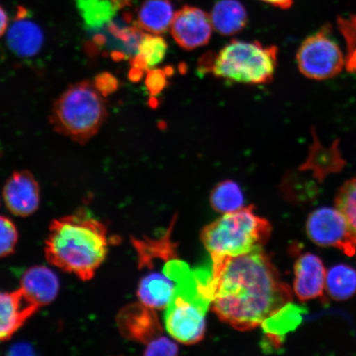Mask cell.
Instances as JSON below:
<instances>
[{
  "label": "cell",
  "mask_w": 356,
  "mask_h": 356,
  "mask_svg": "<svg viewBox=\"0 0 356 356\" xmlns=\"http://www.w3.org/2000/svg\"><path fill=\"white\" fill-rule=\"evenodd\" d=\"M80 15L88 28L99 29L108 24L122 8L113 0H74Z\"/></svg>",
  "instance_id": "7402d4cb"
},
{
  "label": "cell",
  "mask_w": 356,
  "mask_h": 356,
  "mask_svg": "<svg viewBox=\"0 0 356 356\" xmlns=\"http://www.w3.org/2000/svg\"><path fill=\"white\" fill-rule=\"evenodd\" d=\"M278 49L258 42L232 41L218 54L200 59L199 68L216 78L245 84H265L273 79Z\"/></svg>",
  "instance_id": "5b68a950"
},
{
  "label": "cell",
  "mask_w": 356,
  "mask_h": 356,
  "mask_svg": "<svg viewBox=\"0 0 356 356\" xmlns=\"http://www.w3.org/2000/svg\"><path fill=\"white\" fill-rule=\"evenodd\" d=\"M170 28L178 46L191 51L210 42L213 26L206 12L197 7L184 6L175 13Z\"/></svg>",
  "instance_id": "9c48e42d"
},
{
  "label": "cell",
  "mask_w": 356,
  "mask_h": 356,
  "mask_svg": "<svg viewBox=\"0 0 356 356\" xmlns=\"http://www.w3.org/2000/svg\"><path fill=\"white\" fill-rule=\"evenodd\" d=\"M338 26L346 43V68L356 74V16L341 17Z\"/></svg>",
  "instance_id": "484cf974"
},
{
  "label": "cell",
  "mask_w": 356,
  "mask_h": 356,
  "mask_svg": "<svg viewBox=\"0 0 356 356\" xmlns=\"http://www.w3.org/2000/svg\"><path fill=\"white\" fill-rule=\"evenodd\" d=\"M175 280L159 271H151L140 280L137 296L142 304L155 310L167 308L175 291Z\"/></svg>",
  "instance_id": "e0dca14e"
},
{
  "label": "cell",
  "mask_w": 356,
  "mask_h": 356,
  "mask_svg": "<svg viewBox=\"0 0 356 356\" xmlns=\"http://www.w3.org/2000/svg\"><path fill=\"white\" fill-rule=\"evenodd\" d=\"M168 43L159 35L145 33L141 35L131 64L132 75L140 79L145 71L154 70L165 58Z\"/></svg>",
  "instance_id": "ffe728a7"
},
{
  "label": "cell",
  "mask_w": 356,
  "mask_h": 356,
  "mask_svg": "<svg viewBox=\"0 0 356 356\" xmlns=\"http://www.w3.org/2000/svg\"><path fill=\"white\" fill-rule=\"evenodd\" d=\"M115 3L119 4L122 8L126 7L128 4H130L131 0H113Z\"/></svg>",
  "instance_id": "d6a6232c"
},
{
  "label": "cell",
  "mask_w": 356,
  "mask_h": 356,
  "mask_svg": "<svg viewBox=\"0 0 356 356\" xmlns=\"http://www.w3.org/2000/svg\"><path fill=\"white\" fill-rule=\"evenodd\" d=\"M336 208L344 216L356 251V177L345 182L338 191Z\"/></svg>",
  "instance_id": "cb8c5ba5"
},
{
  "label": "cell",
  "mask_w": 356,
  "mask_h": 356,
  "mask_svg": "<svg viewBox=\"0 0 356 356\" xmlns=\"http://www.w3.org/2000/svg\"><path fill=\"white\" fill-rule=\"evenodd\" d=\"M296 60L300 72L314 80L336 77L346 67V56L326 26L302 42Z\"/></svg>",
  "instance_id": "52a82bcc"
},
{
  "label": "cell",
  "mask_w": 356,
  "mask_h": 356,
  "mask_svg": "<svg viewBox=\"0 0 356 356\" xmlns=\"http://www.w3.org/2000/svg\"><path fill=\"white\" fill-rule=\"evenodd\" d=\"M176 220L175 217L172 224L162 237L155 239L132 238L131 242L137 253L138 266L140 270L154 268L156 261L168 264L169 261L177 259V245L172 240V233Z\"/></svg>",
  "instance_id": "9a60e30c"
},
{
  "label": "cell",
  "mask_w": 356,
  "mask_h": 356,
  "mask_svg": "<svg viewBox=\"0 0 356 356\" xmlns=\"http://www.w3.org/2000/svg\"><path fill=\"white\" fill-rule=\"evenodd\" d=\"M108 229L86 211L52 221L44 246L47 260L87 282L108 253Z\"/></svg>",
  "instance_id": "7a4b0ae2"
},
{
  "label": "cell",
  "mask_w": 356,
  "mask_h": 356,
  "mask_svg": "<svg viewBox=\"0 0 356 356\" xmlns=\"http://www.w3.org/2000/svg\"><path fill=\"white\" fill-rule=\"evenodd\" d=\"M211 20L216 32L232 35L246 26L248 13L238 0H218L212 8Z\"/></svg>",
  "instance_id": "d6986e66"
},
{
  "label": "cell",
  "mask_w": 356,
  "mask_h": 356,
  "mask_svg": "<svg viewBox=\"0 0 356 356\" xmlns=\"http://www.w3.org/2000/svg\"><path fill=\"white\" fill-rule=\"evenodd\" d=\"M145 83L151 95H158L166 86L167 74L163 70H151L147 75Z\"/></svg>",
  "instance_id": "f1b7e54d"
},
{
  "label": "cell",
  "mask_w": 356,
  "mask_h": 356,
  "mask_svg": "<svg viewBox=\"0 0 356 356\" xmlns=\"http://www.w3.org/2000/svg\"><path fill=\"white\" fill-rule=\"evenodd\" d=\"M211 207L217 212L229 213L243 208V191L234 181L226 180L217 184L211 191Z\"/></svg>",
  "instance_id": "603a6c76"
},
{
  "label": "cell",
  "mask_w": 356,
  "mask_h": 356,
  "mask_svg": "<svg viewBox=\"0 0 356 356\" xmlns=\"http://www.w3.org/2000/svg\"><path fill=\"white\" fill-rule=\"evenodd\" d=\"M179 351L175 341L166 337H159L146 345L145 355H177Z\"/></svg>",
  "instance_id": "83f0119b"
},
{
  "label": "cell",
  "mask_w": 356,
  "mask_h": 356,
  "mask_svg": "<svg viewBox=\"0 0 356 356\" xmlns=\"http://www.w3.org/2000/svg\"><path fill=\"white\" fill-rule=\"evenodd\" d=\"M20 287L40 307L50 305L60 291V282L53 271L44 266L26 270L20 280Z\"/></svg>",
  "instance_id": "2e32d148"
},
{
  "label": "cell",
  "mask_w": 356,
  "mask_h": 356,
  "mask_svg": "<svg viewBox=\"0 0 356 356\" xmlns=\"http://www.w3.org/2000/svg\"><path fill=\"white\" fill-rule=\"evenodd\" d=\"M306 233L318 246L339 249L349 257L356 255L348 226L337 208L321 207L312 212L306 222Z\"/></svg>",
  "instance_id": "ba28073f"
},
{
  "label": "cell",
  "mask_w": 356,
  "mask_h": 356,
  "mask_svg": "<svg viewBox=\"0 0 356 356\" xmlns=\"http://www.w3.org/2000/svg\"><path fill=\"white\" fill-rule=\"evenodd\" d=\"M326 291L334 300H349L356 293V270L346 264L333 266L327 271Z\"/></svg>",
  "instance_id": "44dd1931"
},
{
  "label": "cell",
  "mask_w": 356,
  "mask_h": 356,
  "mask_svg": "<svg viewBox=\"0 0 356 356\" xmlns=\"http://www.w3.org/2000/svg\"><path fill=\"white\" fill-rule=\"evenodd\" d=\"M163 271L176 283L166 308L167 330L181 344L198 343L204 338L206 314L211 305L204 292L198 271L191 270L178 258L168 262Z\"/></svg>",
  "instance_id": "3957f363"
},
{
  "label": "cell",
  "mask_w": 356,
  "mask_h": 356,
  "mask_svg": "<svg viewBox=\"0 0 356 356\" xmlns=\"http://www.w3.org/2000/svg\"><path fill=\"white\" fill-rule=\"evenodd\" d=\"M175 10L168 0H145L137 11L136 24L150 34L166 33L170 28Z\"/></svg>",
  "instance_id": "ac0fdd59"
},
{
  "label": "cell",
  "mask_w": 356,
  "mask_h": 356,
  "mask_svg": "<svg viewBox=\"0 0 356 356\" xmlns=\"http://www.w3.org/2000/svg\"><path fill=\"white\" fill-rule=\"evenodd\" d=\"M204 291L221 321L238 331L262 326L291 304V287L264 248L239 256L211 257Z\"/></svg>",
  "instance_id": "6da1fadb"
},
{
  "label": "cell",
  "mask_w": 356,
  "mask_h": 356,
  "mask_svg": "<svg viewBox=\"0 0 356 356\" xmlns=\"http://www.w3.org/2000/svg\"><path fill=\"white\" fill-rule=\"evenodd\" d=\"M17 239L19 234L15 225L8 218L0 216V258L15 252Z\"/></svg>",
  "instance_id": "4316f807"
},
{
  "label": "cell",
  "mask_w": 356,
  "mask_h": 356,
  "mask_svg": "<svg viewBox=\"0 0 356 356\" xmlns=\"http://www.w3.org/2000/svg\"><path fill=\"white\" fill-rule=\"evenodd\" d=\"M39 308L21 287L15 291H0V341L10 339Z\"/></svg>",
  "instance_id": "4fadbf2b"
},
{
  "label": "cell",
  "mask_w": 356,
  "mask_h": 356,
  "mask_svg": "<svg viewBox=\"0 0 356 356\" xmlns=\"http://www.w3.org/2000/svg\"><path fill=\"white\" fill-rule=\"evenodd\" d=\"M11 353L13 355H29L33 354V351L32 349H31L29 346L17 345L15 347H13V349L11 350Z\"/></svg>",
  "instance_id": "1f68e13d"
},
{
  "label": "cell",
  "mask_w": 356,
  "mask_h": 356,
  "mask_svg": "<svg viewBox=\"0 0 356 356\" xmlns=\"http://www.w3.org/2000/svg\"><path fill=\"white\" fill-rule=\"evenodd\" d=\"M273 232L270 222L258 215L253 206L225 213L207 225L200 240L211 257L239 256L264 248Z\"/></svg>",
  "instance_id": "8992f818"
},
{
  "label": "cell",
  "mask_w": 356,
  "mask_h": 356,
  "mask_svg": "<svg viewBox=\"0 0 356 356\" xmlns=\"http://www.w3.org/2000/svg\"><path fill=\"white\" fill-rule=\"evenodd\" d=\"M261 1L269 3L274 7L282 8V10L291 8L293 3V0H261Z\"/></svg>",
  "instance_id": "f546056e"
},
{
  "label": "cell",
  "mask_w": 356,
  "mask_h": 356,
  "mask_svg": "<svg viewBox=\"0 0 356 356\" xmlns=\"http://www.w3.org/2000/svg\"><path fill=\"white\" fill-rule=\"evenodd\" d=\"M327 270L318 256L305 252L297 257L295 264L293 292L300 301L321 299L326 301Z\"/></svg>",
  "instance_id": "8fae6325"
},
{
  "label": "cell",
  "mask_w": 356,
  "mask_h": 356,
  "mask_svg": "<svg viewBox=\"0 0 356 356\" xmlns=\"http://www.w3.org/2000/svg\"><path fill=\"white\" fill-rule=\"evenodd\" d=\"M44 39L42 29L30 19L25 8H19L15 20L7 30L8 49L17 56L33 57L41 51Z\"/></svg>",
  "instance_id": "5bb4252c"
},
{
  "label": "cell",
  "mask_w": 356,
  "mask_h": 356,
  "mask_svg": "<svg viewBox=\"0 0 356 356\" xmlns=\"http://www.w3.org/2000/svg\"><path fill=\"white\" fill-rule=\"evenodd\" d=\"M3 197L8 211L13 215H33L38 211L41 200L38 182L29 171L13 172L4 185Z\"/></svg>",
  "instance_id": "7c38bea8"
},
{
  "label": "cell",
  "mask_w": 356,
  "mask_h": 356,
  "mask_svg": "<svg viewBox=\"0 0 356 356\" xmlns=\"http://www.w3.org/2000/svg\"><path fill=\"white\" fill-rule=\"evenodd\" d=\"M108 117L104 95L95 83L81 81L70 86L53 106L50 121L55 131L79 144L99 131Z\"/></svg>",
  "instance_id": "277c9868"
},
{
  "label": "cell",
  "mask_w": 356,
  "mask_h": 356,
  "mask_svg": "<svg viewBox=\"0 0 356 356\" xmlns=\"http://www.w3.org/2000/svg\"><path fill=\"white\" fill-rule=\"evenodd\" d=\"M343 162L336 155L327 152L311 153L307 162L300 168L302 171L310 170L318 181L322 182L328 175L340 171Z\"/></svg>",
  "instance_id": "d4e9b609"
},
{
  "label": "cell",
  "mask_w": 356,
  "mask_h": 356,
  "mask_svg": "<svg viewBox=\"0 0 356 356\" xmlns=\"http://www.w3.org/2000/svg\"><path fill=\"white\" fill-rule=\"evenodd\" d=\"M8 29V17L6 10L0 6V38L7 32Z\"/></svg>",
  "instance_id": "4dcf8cb0"
},
{
  "label": "cell",
  "mask_w": 356,
  "mask_h": 356,
  "mask_svg": "<svg viewBox=\"0 0 356 356\" xmlns=\"http://www.w3.org/2000/svg\"><path fill=\"white\" fill-rule=\"evenodd\" d=\"M119 332L127 339L149 344L163 336V327L155 309L135 302L124 306L117 316Z\"/></svg>",
  "instance_id": "30bf717a"
}]
</instances>
